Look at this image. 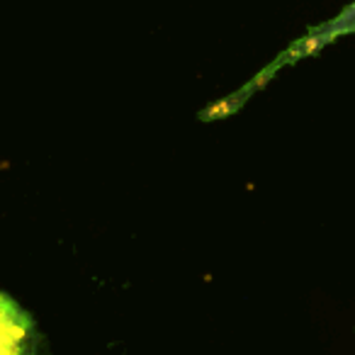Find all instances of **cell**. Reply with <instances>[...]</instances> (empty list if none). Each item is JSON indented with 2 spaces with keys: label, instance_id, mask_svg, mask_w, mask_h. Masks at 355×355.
Wrapping results in <instances>:
<instances>
[{
  "label": "cell",
  "instance_id": "cell-1",
  "mask_svg": "<svg viewBox=\"0 0 355 355\" xmlns=\"http://www.w3.org/2000/svg\"><path fill=\"white\" fill-rule=\"evenodd\" d=\"M343 35H355V0L350 3V6H345L343 10H340L338 15L334 17V20L324 22V25H319V27H311V30L306 32V35L302 37V40H297L295 44L290 46V49L282 51V54L277 56V59L272 61V64L268 66V69L263 71V73L258 76L256 80H251L246 90H241L239 95L229 98V103H232V100H236V98H239V103H241V100L248 95V90H253V88H258V85H263V83L268 80V76H270V73L280 71L282 66L295 64V61H300V59H304V56L314 54V51H319L321 46L331 44V42L338 40V37H343ZM239 103H236V105H239ZM236 105H234V107H236Z\"/></svg>",
  "mask_w": 355,
  "mask_h": 355
},
{
  "label": "cell",
  "instance_id": "cell-2",
  "mask_svg": "<svg viewBox=\"0 0 355 355\" xmlns=\"http://www.w3.org/2000/svg\"><path fill=\"white\" fill-rule=\"evenodd\" d=\"M0 355H49L35 319L6 292H0Z\"/></svg>",
  "mask_w": 355,
  "mask_h": 355
}]
</instances>
